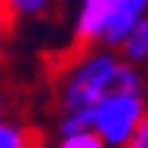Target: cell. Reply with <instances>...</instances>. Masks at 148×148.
<instances>
[{
    "instance_id": "cell-10",
    "label": "cell",
    "mask_w": 148,
    "mask_h": 148,
    "mask_svg": "<svg viewBox=\"0 0 148 148\" xmlns=\"http://www.w3.org/2000/svg\"><path fill=\"white\" fill-rule=\"evenodd\" d=\"M6 28H9V22L0 16V56H3V37H6Z\"/></svg>"
},
{
    "instance_id": "cell-2",
    "label": "cell",
    "mask_w": 148,
    "mask_h": 148,
    "mask_svg": "<svg viewBox=\"0 0 148 148\" xmlns=\"http://www.w3.org/2000/svg\"><path fill=\"white\" fill-rule=\"evenodd\" d=\"M145 114L148 105L142 90H117L92 108V130L105 139L108 148H127Z\"/></svg>"
},
{
    "instance_id": "cell-8",
    "label": "cell",
    "mask_w": 148,
    "mask_h": 148,
    "mask_svg": "<svg viewBox=\"0 0 148 148\" xmlns=\"http://www.w3.org/2000/svg\"><path fill=\"white\" fill-rule=\"evenodd\" d=\"M56 148H108L105 139L96 133V130H80V133H65L59 136Z\"/></svg>"
},
{
    "instance_id": "cell-4",
    "label": "cell",
    "mask_w": 148,
    "mask_h": 148,
    "mask_svg": "<svg viewBox=\"0 0 148 148\" xmlns=\"http://www.w3.org/2000/svg\"><path fill=\"white\" fill-rule=\"evenodd\" d=\"M145 22H148V0H123V3L117 6V12L111 16L108 28H105L102 46L120 49V43H123L139 25H145Z\"/></svg>"
},
{
    "instance_id": "cell-6",
    "label": "cell",
    "mask_w": 148,
    "mask_h": 148,
    "mask_svg": "<svg viewBox=\"0 0 148 148\" xmlns=\"http://www.w3.org/2000/svg\"><path fill=\"white\" fill-rule=\"evenodd\" d=\"M56 0H0V16L9 25L16 22H31V18H43L53 9Z\"/></svg>"
},
{
    "instance_id": "cell-11",
    "label": "cell",
    "mask_w": 148,
    "mask_h": 148,
    "mask_svg": "<svg viewBox=\"0 0 148 148\" xmlns=\"http://www.w3.org/2000/svg\"><path fill=\"white\" fill-rule=\"evenodd\" d=\"M0 117H6V92H3V86H0Z\"/></svg>"
},
{
    "instance_id": "cell-3",
    "label": "cell",
    "mask_w": 148,
    "mask_h": 148,
    "mask_svg": "<svg viewBox=\"0 0 148 148\" xmlns=\"http://www.w3.org/2000/svg\"><path fill=\"white\" fill-rule=\"evenodd\" d=\"M123 0H80L74 18V43L77 46H102L105 28Z\"/></svg>"
},
{
    "instance_id": "cell-5",
    "label": "cell",
    "mask_w": 148,
    "mask_h": 148,
    "mask_svg": "<svg viewBox=\"0 0 148 148\" xmlns=\"http://www.w3.org/2000/svg\"><path fill=\"white\" fill-rule=\"evenodd\" d=\"M0 148H40V136L16 117H0Z\"/></svg>"
},
{
    "instance_id": "cell-1",
    "label": "cell",
    "mask_w": 148,
    "mask_h": 148,
    "mask_svg": "<svg viewBox=\"0 0 148 148\" xmlns=\"http://www.w3.org/2000/svg\"><path fill=\"white\" fill-rule=\"evenodd\" d=\"M117 90H145V74L111 46H80L56 71L59 114L92 111Z\"/></svg>"
},
{
    "instance_id": "cell-12",
    "label": "cell",
    "mask_w": 148,
    "mask_h": 148,
    "mask_svg": "<svg viewBox=\"0 0 148 148\" xmlns=\"http://www.w3.org/2000/svg\"><path fill=\"white\" fill-rule=\"evenodd\" d=\"M142 96H145V105H148V80H145V90H142Z\"/></svg>"
},
{
    "instance_id": "cell-9",
    "label": "cell",
    "mask_w": 148,
    "mask_h": 148,
    "mask_svg": "<svg viewBox=\"0 0 148 148\" xmlns=\"http://www.w3.org/2000/svg\"><path fill=\"white\" fill-rule=\"evenodd\" d=\"M127 148H148V114H145V120L139 123V130L133 133V139L127 142Z\"/></svg>"
},
{
    "instance_id": "cell-7",
    "label": "cell",
    "mask_w": 148,
    "mask_h": 148,
    "mask_svg": "<svg viewBox=\"0 0 148 148\" xmlns=\"http://www.w3.org/2000/svg\"><path fill=\"white\" fill-rule=\"evenodd\" d=\"M117 53L123 56L130 65H139V68L148 62V22H145V25H139L136 31H133V34L120 43Z\"/></svg>"
}]
</instances>
